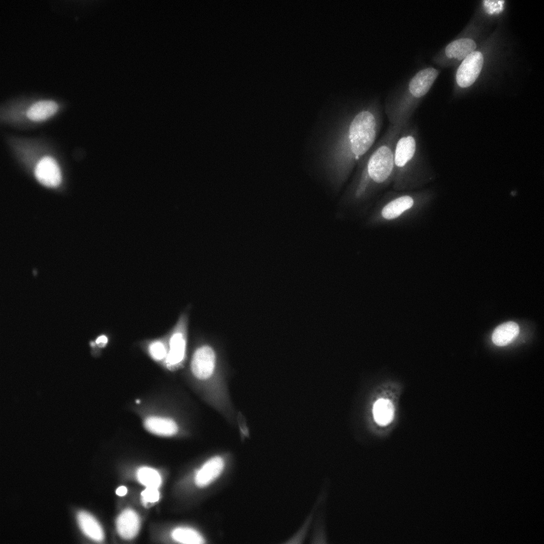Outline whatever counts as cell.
<instances>
[{
    "label": "cell",
    "mask_w": 544,
    "mask_h": 544,
    "mask_svg": "<svg viewBox=\"0 0 544 544\" xmlns=\"http://www.w3.org/2000/svg\"><path fill=\"white\" fill-rule=\"evenodd\" d=\"M172 538L175 541L187 544H200L204 543L202 536L194 529L186 527H178L171 533Z\"/></svg>",
    "instance_id": "cell-18"
},
{
    "label": "cell",
    "mask_w": 544,
    "mask_h": 544,
    "mask_svg": "<svg viewBox=\"0 0 544 544\" xmlns=\"http://www.w3.org/2000/svg\"><path fill=\"white\" fill-rule=\"evenodd\" d=\"M518 325L509 321L498 326L494 331L492 340L498 346H505L511 342L519 333Z\"/></svg>",
    "instance_id": "cell-15"
},
{
    "label": "cell",
    "mask_w": 544,
    "mask_h": 544,
    "mask_svg": "<svg viewBox=\"0 0 544 544\" xmlns=\"http://www.w3.org/2000/svg\"><path fill=\"white\" fill-rule=\"evenodd\" d=\"M138 481L146 487L158 488L161 483V477L155 470L147 467L139 468L137 471Z\"/></svg>",
    "instance_id": "cell-19"
},
{
    "label": "cell",
    "mask_w": 544,
    "mask_h": 544,
    "mask_svg": "<svg viewBox=\"0 0 544 544\" xmlns=\"http://www.w3.org/2000/svg\"><path fill=\"white\" fill-rule=\"evenodd\" d=\"M394 175L396 186L404 187L424 174L427 164L424 158L417 126L411 120L405 124L395 142Z\"/></svg>",
    "instance_id": "cell-3"
},
{
    "label": "cell",
    "mask_w": 544,
    "mask_h": 544,
    "mask_svg": "<svg viewBox=\"0 0 544 544\" xmlns=\"http://www.w3.org/2000/svg\"><path fill=\"white\" fill-rule=\"evenodd\" d=\"M483 57L479 51H474L467 56L458 67L456 80L462 88L472 85L479 75L483 64Z\"/></svg>",
    "instance_id": "cell-5"
},
{
    "label": "cell",
    "mask_w": 544,
    "mask_h": 544,
    "mask_svg": "<svg viewBox=\"0 0 544 544\" xmlns=\"http://www.w3.org/2000/svg\"><path fill=\"white\" fill-rule=\"evenodd\" d=\"M142 500L144 505L148 503H155L157 502L160 498V494L156 488L146 487L141 493Z\"/></svg>",
    "instance_id": "cell-21"
},
{
    "label": "cell",
    "mask_w": 544,
    "mask_h": 544,
    "mask_svg": "<svg viewBox=\"0 0 544 544\" xmlns=\"http://www.w3.org/2000/svg\"><path fill=\"white\" fill-rule=\"evenodd\" d=\"M476 47L474 40L468 38H460L449 43L445 47L444 53L448 59L461 61L475 51Z\"/></svg>",
    "instance_id": "cell-11"
},
{
    "label": "cell",
    "mask_w": 544,
    "mask_h": 544,
    "mask_svg": "<svg viewBox=\"0 0 544 544\" xmlns=\"http://www.w3.org/2000/svg\"><path fill=\"white\" fill-rule=\"evenodd\" d=\"M144 426L149 432L161 436H171L177 432V426L175 422L165 417H148L145 419Z\"/></svg>",
    "instance_id": "cell-10"
},
{
    "label": "cell",
    "mask_w": 544,
    "mask_h": 544,
    "mask_svg": "<svg viewBox=\"0 0 544 544\" xmlns=\"http://www.w3.org/2000/svg\"><path fill=\"white\" fill-rule=\"evenodd\" d=\"M413 204V197L409 195H402L388 203L382 209L381 214L386 219H393L411 208Z\"/></svg>",
    "instance_id": "cell-13"
},
{
    "label": "cell",
    "mask_w": 544,
    "mask_h": 544,
    "mask_svg": "<svg viewBox=\"0 0 544 544\" xmlns=\"http://www.w3.org/2000/svg\"><path fill=\"white\" fill-rule=\"evenodd\" d=\"M224 467V462L221 457L216 456L209 459L196 473V485L200 487L208 485L220 476Z\"/></svg>",
    "instance_id": "cell-8"
},
{
    "label": "cell",
    "mask_w": 544,
    "mask_h": 544,
    "mask_svg": "<svg viewBox=\"0 0 544 544\" xmlns=\"http://www.w3.org/2000/svg\"><path fill=\"white\" fill-rule=\"evenodd\" d=\"M35 175L38 181L49 187L58 186L61 181L60 169L54 159L45 157L36 166Z\"/></svg>",
    "instance_id": "cell-7"
},
{
    "label": "cell",
    "mask_w": 544,
    "mask_h": 544,
    "mask_svg": "<svg viewBox=\"0 0 544 544\" xmlns=\"http://www.w3.org/2000/svg\"><path fill=\"white\" fill-rule=\"evenodd\" d=\"M107 342V338L106 336L102 335L99 337L96 340V343L100 346L102 347L105 345Z\"/></svg>",
    "instance_id": "cell-22"
},
{
    "label": "cell",
    "mask_w": 544,
    "mask_h": 544,
    "mask_svg": "<svg viewBox=\"0 0 544 544\" xmlns=\"http://www.w3.org/2000/svg\"><path fill=\"white\" fill-rule=\"evenodd\" d=\"M394 407L388 400L379 399L374 404L373 414L376 423L381 426L388 424L394 416Z\"/></svg>",
    "instance_id": "cell-17"
},
{
    "label": "cell",
    "mask_w": 544,
    "mask_h": 544,
    "mask_svg": "<svg viewBox=\"0 0 544 544\" xmlns=\"http://www.w3.org/2000/svg\"><path fill=\"white\" fill-rule=\"evenodd\" d=\"M127 492V489L125 486H121L119 487L116 491V493L117 495L120 496H123L126 495Z\"/></svg>",
    "instance_id": "cell-23"
},
{
    "label": "cell",
    "mask_w": 544,
    "mask_h": 544,
    "mask_svg": "<svg viewBox=\"0 0 544 544\" xmlns=\"http://www.w3.org/2000/svg\"><path fill=\"white\" fill-rule=\"evenodd\" d=\"M403 125L389 124L384 134L372 147L355 191L356 198L365 195L371 187H379L393 179L394 146Z\"/></svg>",
    "instance_id": "cell-1"
},
{
    "label": "cell",
    "mask_w": 544,
    "mask_h": 544,
    "mask_svg": "<svg viewBox=\"0 0 544 544\" xmlns=\"http://www.w3.org/2000/svg\"><path fill=\"white\" fill-rule=\"evenodd\" d=\"M439 71L431 68L417 72L401 88L389 95L385 103V113L389 124L403 125L411 117L438 77Z\"/></svg>",
    "instance_id": "cell-2"
},
{
    "label": "cell",
    "mask_w": 544,
    "mask_h": 544,
    "mask_svg": "<svg viewBox=\"0 0 544 544\" xmlns=\"http://www.w3.org/2000/svg\"><path fill=\"white\" fill-rule=\"evenodd\" d=\"M215 366V355L209 346L200 347L195 352L191 361L193 374L200 379H206L212 374Z\"/></svg>",
    "instance_id": "cell-6"
},
{
    "label": "cell",
    "mask_w": 544,
    "mask_h": 544,
    "mask_svg": "<svg viewBox=\"0 0 544 544\" xmlns=\"http://www.w3.org/2000/svg\"><path fill=\"white\" fill-rule=\"evenodd\" d=\"M149 351L152 358L156 360H162L167 353L164 344L160 341L152 343L149 347Z\"/></svg>",
    "instance_id": "cell-20"
},
{
    "label": "cell",
    "mask_w": 544,
    "mask_h": 544,
    "mask_svg": "<svg viewBox=\"0 0 544 544\" xmlns=\"http://www.w3.org/2000/svg\"><path fill=\"white\" fill-rule=\"evenodd\" d=\"M185 348L186 341L182 333H174L170 340V350L166 360L169 367H174L182 361L185 355Z\"/></svg>",
    "instance_id": "cell-14"
},
{
    "label": "cell",
    "mask_w": 544,
    "mask_h": 544,
    "mask_svg": "<svg viewBox=\"0 0 544 544\" xmlns=\"http://www.w3.org/2000/svg\"><path fill=\"white\" fill-rule=\"evenodd\" d=\"M140 520L137 513L131 509L124 510L118 517L116 527L119 535L125 539H131L138 532Z\"/></svg>",
    "instance_id": "cell-9"
},
{
    "label": "cell",
    "mask_w": 544,
    "mask_h": 544,
    "mask_svg": "<svg viewBox=\"0 0 544 544\" xmlns=\"http://www.w3.org/2000/svg\"><path fill=\"white\" fill-rule=\"evenodd\" d=\"M77 518L80 528L87 537L98 542H101L103 540L102 529L92 515L82 511L78 513Z\"/></svg>",
    "instance_id": "cell-12"
},
{
    "label": "cell",
    "mask_w": 544,
    "mask_h": 544,
    "mask_svg": "<svg viewBox=\"0 0 544 544\" xmlns=\"http://www.w3.org/2000/svg\"><path fill=\"white\" fill-rule=\"evenodd\" d=\"M58 109L57 104L54 101L44 100L33 104L28 110V118L34 121L45 120L53 115Z\"/></svg>",
    "instance_id": "cell-16"
},
{
    "label": "cell",
    "mask_w": 544,
    "mask_h": 544,
    "mask_svg": "<svg viewBox=\"0 0 544 544\" xmlns=\"http://www.w3.org/2000/svg\"><path fill=\"white\" fill-rule=\"evenodd\" d=\"M382 123V114L378 100L353 117L347 127L346 138L347 152L351 161H357L372 149Z\"/></svg>",
    "instance_id": "cell-4"
}]
</instances>
